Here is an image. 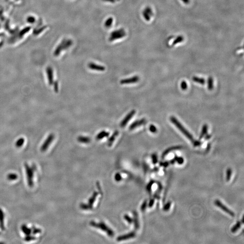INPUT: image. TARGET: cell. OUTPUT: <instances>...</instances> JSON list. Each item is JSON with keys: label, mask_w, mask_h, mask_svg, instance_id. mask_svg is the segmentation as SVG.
<instances>
[{"label": "cell", "mask_w": 244, "mask_h": 244, "mask_svg": "<svg viewBox=\"0 0 244 244\" xmlns=\"http://www.w3.org/2000/svg\"><path fill=\"white\" fill-rule=\"evenodd\" d=\"M170 121L172 122V123L178 128V129L184 134V136L189 140L191 141L192 144L194 143V141H195V139L193 138V136L180 123V122L174 116H172L170 118Z\"/></svg>", "instance_id": "6da1fadb"}, {"label": "cell", "mask_w": 244, "mask_h": 244, "mask_svg": "<svg viewBox=\"0 0 244 244\" xmlns=\"http://www.w3.org/2000/svg\"><path fill=\"white\" fill-rule=\"evenodd\" d=\"M72 43V40H66V39L63 40L61 43L57 46V48L56 49L54 54L55 56H57L60 54V53L63 50H65L71 47Z\"/></svg>", "instance_id": "7a4b0ae2"}, {"label": "cell", "mask_w": 244, "mask_h": 244, "mask_svg": "<svg viewBox=\"0 0 244 244\" xmlns=\"http://www.w3.org/2000/svg\"><path fill=\"white\" fill-rule=\"evenodd\" d=\"M90 225L92 226V227L101 229L102 230L105 231V232H107L108 235L110 237H113L114 235L113 231L111 230L104 223L100 222V223H98L94 222H90Z\"/></svg>", "instance_id": "3957f363"}, {"label": "cell", "mask_w": 244, "mask_h": 244, "mask_svg": "<svg viewBox=\"0 0 244 244\" xmlns=\"http://www.w3.org/2000/svg\"><path fill=\"white\" fill-rule=\"evenodd\" d=\"M25 172H26L28 185L29 187L32 188L34 185L33 176L34 171L28 164H25Z\"/></svg>", "instance_id": "277c9868"}, {"label": "cell", "mask_w": 244, "mask_h": 244, "mask_svg": "<svg viewBox=\"0 0 244 244\" xmlns=\"http://www.w3.org/2000/svg\"><path fill=\"white\" fill-rule=\"evenodd\" d=\"M125 31L124 29H120L119 30H116L112 32L110 36V41H113L115 40H119V39H122L123 37L126 36Z\"/></svg>", "instance_id": "5b68a950"}, {"label": "cell", "mask_w": 244, "mask_h": 244, "mask_svg": "<svg viewBox=\"0 0 244 244\" xmlns=\"http://www.w3.org/2000/svg\"><path fill=\"white\" fill-rule=\"evenodd\" d=\"M54 134H50L49 135L46 140L44 141V143L41 146L40 150L42 152H44L47 150V149L49 148V146L50 145L51 143H52L54 139Z\"/></svg>", "instance_id": "8992f818"}, {"label": "cell", "mask_w": 244, "mask_h": 244, "mask_svg": "<svg viewBox=\"0 0 244 244\" xmlns=\"http://www.w3.org/2000/svg\"><path fill=\"white\" fill-rule=\"evenodd\" d=\"M214 204L217 207H219V208L221 209L222 210H223V211H224L225 213H227L229 215L231 216H232V217L235 216V213H234L233 211L231 210L230 209H229L226 206L224 205L220 200L216 199V200L215 201Z\"/></svg>", "instance_id": "52a82bcc"}, {"label": "cell", "mask_w": 244, "mask_h": 244, "mask_svg": "<svg viewBox=\"0 0 244 244\" xmlns=\"http://www.w3.org/2000/svg\"><path fill=\"white\" fill-rule=\"evenodd\" d=\"M136 112L135 110H132L131 111H130V112L126 115V116L124 118V119L122 121L120 124V126L122 128H124L125 127V126H126V125L127 124H128V122L130 121V120L133 118V116L135 114Z\"/></svg>", "instance_id": "ba28073f"}, {"label": "cell", "mask_w": 244, "mask_h": 244, "mask_svg": "<svg viewBox=\"0 0 244 244\" xmlns=\"http://www.w3.org/2000/svg\"><path fill=\"white\" fill-rule=\"evenodd\" d=\"M47 78L49 84L51 86L54 83V71L51 66H48L46 68Z\"/></svg>", "instance_id": "9c48e42d"}, {"label": "cell", "mask_w": 244, "mask_h": 244, "mask_svg": "<svg viewBox=\"0 0 244 244\" xmlns=\"http://www.w3.org/2000/svg\"><path fill=\"white\" fill-rule=\"evenodd\" d=\"M139 78L137 76H134L132 78H129L125 79L120 81V83L121 84H129L132 83H137L139 81Z\"/></svg>", "instance_id": "30bf717a"}, {"label": "cell", "mask_w": 244, "mask_h": 244, "mask_svg": "<svg viewBox=\"0 0 244 244\" xmlns=\"http://www.w3.org/2000/svg\"><path fill=\"white\" fill-rule=\"evenodd\" d=\"M146 120L145 119H141L134 122V123L131 124L130 126H129V130H134L136 128L144 125L146 123Z\"/></svg>", "instance_id": "8fae6325"}, {"label": "cell", "mask_w": 244, "mask_h": 244, "mask_svg": "<svg viewBox=\"0 0 244 244\" xmlns=\"http://www.w3.org/2000/svg\"><path fill=\"white\" fill-rule=\"evenodd\" d=\"M182 148V146H172V147L168 148L166 150L163 152V153H162V156H161L162 158L164 159V157H165L166 155H167L169 153H170V152L174 151L176 150L181 149Z\"/></svg>", "instance_id": "7c38bea8"}, {"label": "cell", "mask_w": 244, "mask_h": 244, "mask_svg": "<svg viewBox=\"0 0 244 244\" xmlns=\"http://www.w3.org/2000/svg\"><path fill=\"white\" fill-rule=\"evenodd\" d=\"M88 67L91 70H96L98 71H104L105 68L104 66L96 64L93 63H89Z\"/></svg>", "instance_id": "4fadbf2b"}, {"label": "cell", "mask_w": 244, "mask_h": 244, "mask_svg": "<svg viewBox=\"0 0 244 244\" xmlns=\"http://www.w3.org/2000/svg\"><path fill=\"white\" fill-rule=\"evenodd\" d=\"M136 236V234L135 232H132L126 235H123V236H120L117 238L118 241H122V240H125L129 239L135 237Z\"/></svg>", "instance_id": "5bb4252c"}, {"label": "cell", "mask_w": 244, "mask_h": 244, "mask_svg": "<svg viewBox=\"0 0 244 244\" xmlns=\"http://www.w3.org/2000/svg\"><path fill=\"white\" fill-rule=\"evenodd\" d=\"M0 228L2 230H5L4 226V214L3 210L0 208Z\"/></svg>", "instance_id": "9a60e30c"}, {"label": "cell", "mask_w": 244, "mask_h": 244, "mask_svg": "<svg viewBox=\"0 0 244 244\" xmlns=\"http://www.w3.org/2000/svg\"><path fill=\"white\" fill-rule=\"evenodd\" d=\"M119 134V132L118 131H115L113 134L110 137L108 141V145L109 146H111L112 145L113 143L114 142L116 137L118 136Z\"/></svg>", "instance_id": "2e32d148"}, {"label": "cell", "mask_w": 244, "mask_h": 244, "mask_svg": "<svg viewBox=\"0 0 244 244\" xmlns=\"http://www.w3.org/2000/svg\"><path fill=\"white\" fill-rule=\"evenodd\" d=\"M21 229L22 232H23L24 234H25V236L31 235V229L28 228L25 224H24V225H22V226H21Z\"/></svg>", "instance_id": "e0dca14e"}, {"label": "cell", "mask_w": 244, "mask_h": 244, "mask_svg": "<svg viewBox=\"0 0 244 244\" xmlns=\"http://www.w3.org/2000/svg\"><path fill=\"white\" fill-rule=\"evenodd\" d=\"M109 135H110V134L108 132L105 131H102L98 134L96 137V139L98 140H101V139L104 138V137H108Z\"/></svg>", "instance_id": "ac0fdd59"}, {"label": "cell", "mask_w": 244, "mask_h": 244, "mask_svg": "<svg viewBox=\"0 0 244 244\" xmlns=\"http://www.w3.org/2000/svg\"><path fill=\"white\" fill-rule=\"evenodd\" d=\"M157 184L158 186V188L157 190V191L156 192L155 195H154V198L159 199L160 198V192H161L162 189H163V186H162L161 184L160 183V182H158L157 183Z\"/></svg>", "instance_id": "d6986e66"}, {"label": "cell", "mask_w": 244, "mask_h": 244, "mask_svg": "<svg viewBox=\"0 0 244 244\" xmlns=\"http://www.w3.org/2000/svg\"><path fill=\"white\" fill-rule=\"evenodd\" d=\"M78 141L80 143H89L91 141V139L90 137H87L79 136L78 137Z\"/></svg>", "instance_id": "ffe728a7"}, {"label": "cell", "mask_w": 244, "mask_h": 244, "mask_svg": "<svg viewBox=\"0 0 244 244\" xmlns=\"http://www.w3.org/2000/svg\"><path fill=\"white\" fill-rule=\"evenodd\" d=\"M151 13H152V12H151V9H150L149 8H146L145 10L143 12V15L144 17L147 20H149L150 19L149 15L150 14L151 15Z\"/></svg>", "instance_id": "44dd1931"}, {"label": "cell", "mask_w": 244, "mask_h": 244, "mask_svg": "<svg viewBox=\"0 0 244 244\" xmlns=\"http://www.w3.org/2000/svg\"><path fill=\"white\" fill-rule=\"evenodd\" d=\"M207 129H208V127L207 125H204V126L202 128V131H201V134H200V136H199V139H201L203 138L204 137L206 134L207 132Z\"/></svg>", "instance_id": "7402d4cb"}, {"label": "cell", "mask_w": 244, "mask_h": 244, "mask_svg": "<svg viewBox=\"0 0 244 244\" xmlns=\"http://www.w3.org/2000/svg\"><path fill=\"white\" fill-rule=\"evenodd\" d=\"M193 81L194 82H197V83H199V84L204 85L205 83V80L204 79L202 78H199L198 77H193L192 78Z\"/></svg>", "instance_id": "603a6c76"}, {"label": "cell", "mask_w": 244, "mask_h": 244, "mask_svg": "<svg viewBox=\"0 0 244 244\" xmlns=\"http://www.w3.org/2000/svg\"><path fill=\"white\" fill-rule=\"evenodd\" d=\"M241 223L240 222L238 221L236 223V224L231 228V231L232 233H235L236 231H237L241 227Z\"/></svg>", "instance_id": "cb8c5ba5"}, {"label": "cell", "mask_w": 244, "mask_h": 244, "mask_svg": "<svg viewBox=\"0 0 244 244\" xmlns=\"http://www.w3.org/2000/svg\"><path fill=\"white\" fill-rule=\"evenodd\" d=\"M25 143V139L23 137L19 138L15 143V146L17 148H21Z\"/></svg>", "instance_id": "d4e9b609"}, {"label": "cell", "mask_w": 244, "mask_h": 244, "mask_svg": "<svg viewBox=\"0 0 244 244\" xmlns=\"http://www.w3.org/2000/svg\"><path fill=\"white\" fill-rule=\"evenodd\" d=\"M207 88L209 90H212L213 88V80L211 77H210L207 80Z\"/></svg>", "instance_id": "484cf974"}, {"label": "cell", "mask_w": 244, "mask_h": 244, "mask_svg": "<svg viewBox=\"0 0 244 244\" xmlns=\"http://www.w3.org/2000/svg\"><path fill=\"white\" fill-rule=\"evenodd\" d=\"M113 22V19L112 17H110L106 20L104 23V26L107 28H110L112 25Z\"/></svg>", "instance_id": "4316f807"}, {"label": "cell", "mask_w": 244, "mask_h": 244, "mask_svg": "<svg viewBox=\"0 0 244 244\" xmlns=\"http://www.w3.org/2000/svg\"><path fill=\"white\" fill-rule=\"evenodd\" d=\"M17 175L15 173H10L8 174L7 178L9 181H14L17 180L18 178Z\"/></svg>", "instance_id": "83f0119b"}, {"label": "cell", "mask_w": 244, "mask_h": 244, "mask_svg": "<svg viewBox=\"0 0 244 244\" xmlns=\"http://www.w3.org/2000/svg\"><path fill=\"white\" fill-rule=\"evenodd\" d=\"M134 222L135 228L138 229L139 228V222H138V216L136 212H134Z\"/></svg>", "instance_id": "f1b7e54d"}, {"label": "cell", "mask_w": 244, "mask_h": 244, "mask_svg": "<svg viewBox=\"0 0 244 244\" xmlns=\"http://www.w3.org/2000/svg\"><path fill=\"white\" fill-rule=\"evenodd\" d=\"M35 239H36V237H35V236H33V235H31H31L26 236L25 238H24V240H25V241H27V242H30V241L35 240Z\"/></svg>", "instance_id": "f546056e"}, {"label": "cell", "mask_w": 244, "mask_h": 244, "mask_svg": "<svg viewBox=\"0 0 244 244\" xmlns=\"http://www.w3.org/2000/svg\"><path fill=\"white\" fill-rule=\"evenodd\" d=\"M227 176H226V181H229L231 178V175H232V169L231 168H228L227 170Z\"/></svg>", "instance_id": "4dcf8cb0"}, {"label": "cell", "mask_w": 244, "mask_h": 244, "mask_svg": "<svg viewBox=\"0 0 244 244\" xmlns=\"http://www.w3.org/2000/svg\"><path fill=\"white\" fill-rule=\"evenodd\" d=\"M98 193L97 192H95L93 194V196L90 198L89 201V205H92L93 204V203H94L95 202V199H96V197L97 196Z\"/></svg>", "instance_id": "1f68e13d"}, {"label": "cell", "mask_w": 244, "mask_h": 244, "mask_svg": "<svg viewBox=\"0 0 244 244\" xmlns=\"http://www.w3.org/2000/svg\"><path fill=\"white\" fill-rule=\"evenodd\" d=\"M154 183H155V181H151L146 186V190L149 193H151V188H152V185L154 184Z\"/></svg>", "instance_id": "d6a6232c"}, {"label": "cell", "mask_w": 244, "mask_h": 244, "mask_svg": "<svg viewBox=\"0 0 244 244\" xmlns=\"http://www.w3.org/2000/svg\"><path fill=\"white\" fill-rule=\"evenodd\" d=\"M175 161L177 162L179 165H181L184 162V159L182 157H178L177 156H175Z\"/></svg>", "instance_id": "836d02e7"}, {"label": "cell", "mask_w": 244, "mask_h": 244, "mask_svg": "<svg viewBox=\"0 0 244 244\" xmlns=\"http://www.w3.org/2000/svg\"><path fill=\"white\" fill-rule=\"evenodd\" d=\"M32 233L34 235H36L37 234L41 232L42 231L40 229L38 228H35V227H33L31 229Z\"/></svg>", "instance_id": "e575fe53"}, {"label": "cell", "mask_w": 244, "mask_h": 244, "mask_svg": "<svg viewBox=\"0 0 244 244\" xmlns=\"http://www.w3.org/2000/svg\"><path fill=\"white\" fill-rule=\"evenodd\" d=\"M171 204H172V203H171L170 201L168 202L166 204L164 205V207H163V210H164V211H166V212L169 210V209H170V207H171Z\"/></svg>", "instance_id": "d590c367"}, {"label": "cell", "mask_w": 244, "mask_h": 244, "mask_svg": "<svg viewBox=\"0 0 244 244\" xmlns=\"http://www.w3.org/2000/svg\"><path fill=\"white\" fill-rule=\"evenodd\" d=\"M151 158H152V163L153 164L155 165L157 164L158 162V158L157 154H153L151 156Z\"/></svg>", "instance_id": "8d00e7d4"}, {"label": "cell", "mask_w": 244, "mask_h": 244, "mask_svg": "<svg viewBox=\"0 0 244 244\" xmlns=\"http://www.w3.org/2000/svg\"><path fill=\"white\" fill-rule=\"evenodd\" d=\"M181 87L182 90H186L187 89V87H188V85H187V83H186V81H182Z\"/></svg>", "instance_id": "74e56055"}, {"label": "cell", "mask_w": 244, "mask_h": 244, "mask_svg": "<svg viewBox=\"0 0 244 244\" xmlns=\"http://www.w3.org/2000/svg\"><path fill=\"white\" fill-rule=\"evenodd\" d=\"M149 130L152 133H156L157 132V128L154 125H151L149 127Z\"/></svg>", "instance_id": "f35d334b"}, {"label": "cell", "mask_w": 244, "mask_h": 244, "mask_svg": "<svg viewBox=\"0 0 244 244\" xmlns=\"http://www.w3.org/2000/svg\"><path fill=\"white\" fill-rule=\"evenodd\" d=\"M147 204H148V201H147V200H145V201L143 203V204H142V206H141V210H142L143 212H144V211L146 210V209Z\"/></svg>", "instance_id": "ab89813d"}, {"label": "cell", "mask_w": 244, "mask_h": 244, "mask_svg": "<svg viewBox=\"0 0 244 244\" xmlns=\"http://www.w3.org/2000/svg\"><path fill=\"white\" fill-rule=\"evenodd\" d=\"M54 86V90L57 93L58 91V83L57 81H55L53 83Z\"/></svg>", "instance_id": "60d3db41"}, {"label": "cell", "mask_w": 244, "mask_h": 244, "mask_svg": "<svg viewBox=\"0 0 244 244\" xmlns=\"http://www.w3.org/2000/svg\"><path fill=\"white\" fill-rule=\"evenodd\" d=\"M169 164V162L168 161H164V162H160V166L164 167H167L168 166Z\"/></svg>", "instance_id": "b9f144b4"}, {"label": "cell", "mask_w": 244, "mask_h": 244, "mask_svg": "<svg viewBox=\"0 0 244 244\" xmlns=\"http://www.w3.org/2000/svg\"><path fill=\"white\" fill-rule=\"evenodd\" d=\"M124 217H125L126 220L128 223H132V222H133V220H132V218H131L130 216H128L127 215H125V216H124Z\"/></svg>", "instance_id": "7bdbcfd3"}, {"label": "cell", "mask_w": 244, "mask_h": 244, "mask_svg": "<svg viewBox=\"0 0 244 244\" xmlns=\"http://www.w3.org/2000/svg\"><path fill=\"white\" fill-rule=\"evenodd\" d=\"M201 144H202V143L201 142H200L199 141H198V140H196L194 141V143H193V145L194 146H200L201 145Z\"/></svg>", "instance_id": "ee69618b"}, {"label": "cell", "mask_w": 244, "mask_h": 244, "mask_svg": "<svg viewBox=\"0 0 244 244\" xmlns=\"http://www.w3.org/2000/svg\"><path fill=\"white\" fill-rule=\"evenodd\" d=\"M81 207L82 208V209L87 210V209H89L90 207L89 205H87L85 204H83L81 205Z\"/></svg>", "instance_id": "f6af8a7d"}, {"label": "cell", "mask_w": 244, "mask_h": 244, "mask_svg": "<svg viewBox=\"0 0 244 244\" xmlns=\"http://www.w3.org/2000/svg\"><path fill=\"white\" fill-rule=\"evenodd\" d=\"M154 202H155V199H154V198H153V199H151L148 204L149 207H152L153 206V204H154Z\"/></svg>", "instance_id": "bcb514c9"}, {"label": "cell", "mask_w": 244, "mask_h": 244, "mask_svg": "<svg viewBox=\"0 0 244 244\" xmlns=\"http://www.w3.org/2000/svg\"><path fill=\"white\" fill-rule=\"evenodd\" d=\"M27 21H28V22H29V23H34V22L35 21V19H34L33 17H29L28 18Z\"/></svg>", "instance_id": "7dc6e473"}, {"label": "cell", "mask_w": 244, "mask_h": 244, "mask_svg": "<svg viewBox=\"0 0 244 244\" xmlns=\"http://www.w3.org/2000/svg\"><path fill=\"white\" fill-rule=\"evenodd\" d=\"M115 179L116 181H120L121 180V176L119 174H117L115 175Z\"/></svg>", "instance_id": "c3c4849f"}, {"label": "cell", "mask_w": 244, "mask_h": 244, "mask_svg": "<svg viewBox=\"0 0 244 244\" xmlns=\"http://www.w3.org/2000/svg\"><path fill=\"white\" fill-rule=\"evenodd\" d=\"M103 1H106V2H110V3H114L115 2V0H102Z\"/></svg>", "instance_id": "681fc988"}, {"label": "cell", "mask_w": 244, "mask_h": 244, "mask_svg": "<svg viewBox=\"0 0 244 244\" xmlns=\"http://www.w3.org/2000/svg\"><path fill=\"white\" fill-rule=\"evenodd\" d=\"M175 162H176V161H175V158L174 157L173 159H172V160H170L169 162L170 164H174Z\"/></svg>", "instance_id": "f907efd6"}, {"label": "cell", "mask_w": 244, "mask_h": 244, "mask_svg": "<svg viewBox=\"0 0 244 244\" xmlns=\"http://www.w3.org/2000/svg\"><path fill=\"white\" fill-rule=\"evenodd\" d=\"M211 135H208L206 136V137H205L206 140H207V139H209V138L211 137Z\"/></svg>", "instance_id": "816d5d0a"}, {"label": "cell", "mask_w": 244, "mask_h": 244, "mask_svg": "<svg viewBox=\"0 0 244 244\" xmlns=\"http://www.w3.org/2000/svg\"><path fill=\"white\" fill-rule=\"evenodd\" d=\"M210 148V144H208L207 145V151H209V149Z\"/></svg>", "instance_id": "f5cc1de1"}, {"label": "cell", "mask_w": 244, "mask_h": 244, "mask_svg": "<svg viewBox=\"0 0 244 244\" xmlns=\"http://www.w3.org/2000/svg\"><path fill=\"white\" fill-rule=\"evenodd\" d=\"M244 216H243L242 219V223H244Z\"/></svg>", "instance_id": "db71d44e"}, {"label": "cell", "mask_w": 244, "mask_h": 244, "mask_svg": "<svg viewBox=\"0 0 244 244\" xmlns=\"http://www.w3.org/2000/svg\"><path fill=\"white\" fill-rule=\"evenodd\" d=\"M117 1H119V0H117Z\"/></svg>", "instance_id": "11a10c76"}]
</instances>
